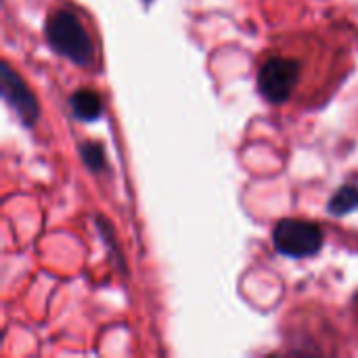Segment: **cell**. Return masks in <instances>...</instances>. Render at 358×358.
<instances>
[{
	"label": "cell",
	"instance_id": "obj_1",
	"mask_svg": "<svg viewBox=\"0 0 358 358\" xmlns=\"http://www.w3.org/2000/svg\"><path fill=\"white\" fill-rule=\"evenodd\" d=\"M46 36L52 48L80 67L96 65V42L84 23V17L73 6H57L46 21Z\"/></svg>",
	"mask_w": 358,
	"mask_h": 358
},
{
	"label": "cell",
	"instance_id": "obj_2",
	"mask_svg": "<svg viewBox=\"0 0 358 358\" xmlns=\"http://www.w3.org/2000/svg\"><path fill=\"white\" fill-rule=\"evenodd\" d=\"M275 248L289 258H308L323 245V231L308 220H281L273 233Z\"/></svg>",
	"mask_w": 358,
	"mask_h": 358
},
{
	"label": "cell",
	"instance_id": "obj_3",
	"mask_svg": "<svg viewBox=\"0 0 358 358\" xmlns=\"http://www.w3.org/2000/svg\"><path fill=\"white\" fill-rule=\"evenodd\" d=\"M71 105H73L76 115L82 117V120H94L101 113V99L94 92H88V90H82V92L73 94Z\"/></svg>",
	"mask_w": 358,
	"mask_h": 358
}]
</instances>
